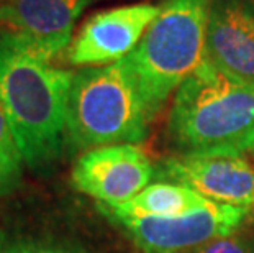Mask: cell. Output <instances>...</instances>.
<instances>
[{
  "mask_svg": "<svg viewBox=\"0 0 254 253\" xmlns=\"http://www.w3.org/2000/svg\"><path fill=\"white\" fill-rule=\"evenodd\" d=\"M72 78L20 35L0 28V107L30 169L51 168L66 148Z\"/></svg>",
  "mask_w": 254,
  "mask_h": 253,
  "instance_id": "6da1fadb",
  "label": "cell"
},
{
  "mask_svg": "<svg viewBox=\"0 0 254 253\" xmlns=\"http://www.w3.org/2000/svg\"><path fill=\"white\" fill-rule=\"evenodd\" d=\"M167 135L179 155H241L254 148V85L203 63L176 90Z\"/></svg>",
  "mask_w": 254,
  "mask_h": 253,
  "instance_id": "7a4b0ae2",
  "label": "cell"
},
{
  "mask_svg": "<svg viewBox=\"0 0 254 253\" xmlns=\"http://www.w3.org/2000/svg\"><path fill=\"white\" fill-rule=\"evenodd\" d=\"M151 120L153 115L125 58L74 73L66 115V148L71 152L141 143Z\"/></svg>",
  "mask_w": 254,
  "mask_h": 253,
  "instance_id": "3957f363",
  "label": "cell"
},
{
  "mask_svg": "<svg viewBox=\"0 0 254 253\" xmlns=\"http://www.w3.org/2000/svg\"><path fill=\"white\" fill-rule=\"evenodd\" d=\"M212 0H166L125 59L153 118L205 59Z\"/></svg>",
  "mask_w": 254,
  "mask_h": 253,
  "instance_id": "277c9868",
  "label": "cell"
},
{
  "mask_svg": "<svg viewBox=\"0 0 254 253\" xmlns=\"http://www.w3.org/2000/svg\"><path fill=\"white\" fill-rule=\"evenodd\" d=\"M100 214L120 227L141 253H184L218 237L236 234L251 222L254 211L210 201L177 217L122 215L97 204Z\"/></svg>",
  "mask_w": 254,
  "mask_h": 253,
  "instance_id": "5b68a950",
  "label": "cell"
},
{
  "mask_svg": "<svg viewBox=\"0 0 254 253\" xmlns=\"http://www.w3.org/2000/svg\"><path fill=\"white\" fill-rule=\"evenodd\" d=\"M156 179V165L133 143L105 145L80 153L71 171L75 191L105 206L131 201Z\"/></svg>",
  "mask_w": 254,
  "mask_h": 253,
  "instance_id": "8992f818",
  "label": "cell"
},
{
  "mask_svg": "<svg viewBox=\"0 0 254 253\" xmlns=\"http://www.w3.org/2000/svg\"><path fill=\"white\" fill-rule=\"evenodd\" d=\"M156 179L197 191L217 204L254 211V166L241 155H172L156 165Z\"/></svg>",
  "mask_w": 254,
  "mask_h": 253,
  "instance_id": "52a82bcc",
  "label": "cell"
},
{
  "mask_svg": "<svg viewBox=\"0 0 254 253\" xmlns=\"http://www.w3.org/2000/svg\"><path fill=\"white\" fill-rule=\"evenodd\" d=\"M161 5L136 3L104 10L84 21L66 50L72 66H105L131 53Z\"/></svg>",
  "mask_w": 254,
  "mask_h": 253,
  "instance_id": "ba28073f",
  "label": "cell"
},
{
  "mask_svg": "<svg viewBox=\"0 0 254 253\" xmlns=\"http://www.w3.org/2000/svg\"><path fill=\"white\" fill-rule=\"evenodd\" d=\"M94 0H5L0 26L20 35L48 59L61 55L72 41L80 13Z\"/></svg>",
  "mask_w": 254,
  "mask_h": 253,
  "instance_id": "9c48e42d",
  "label": "cell"
},
{
  "mask_svg": "<svg viewBox=\"0 0 254 253\" xmlns=\"http://www.w3.org/2000/svg\"><path fill=\"white\" fill-rule=\"evenodd\" d=\"M205 59L228 76L254 85L253 0H212Z\"/></svg>",
  "mask_w": 254,
  "mask_h": 253,
  "instance_id": "30bf717a",
  "label": "cell"
},
{
  "mask_svg": "<svg viewBox=\"0 0 254 253\" xmlns=\"http://www.w3.org/2000/svg\"><path fill=\"white\" fill-rule=\"evenodd\" d=\"M208 202V199L200 196L197 191L187 186L171 181H156L125 204H120V206L100 204V206L122 215L169 219L192 212L195 209L207 206Z\"/></svg>",
  "mask_w": 254,
  "mask_h": 253,
  "instance_id": "8fae6325",
  "label": "cell"
},
{
  "mask_svg": "<svg viewBox=\"0 0 254 253\" xmlns=\"http://www.w3.org/2000/svg\"><path fill=\"white\" fill-rule=\"evenodd\" d=\"M23 156L0 107V199L13 194L23 181Z\"/></svg>",
  "mask_w": 254,
  "mask_h": 253,
  "instance_id": "7c38bea8",
  "label": "cell"
},
{
  "mask_svg": "<svg viewBox=\"0 0 254 253\" xmlns=\"http://www.w3.org/2000/svg\"><path fill=\"white\" fill-rule=\"evenodd\" d=\"M184 253H254V237L250 234H231L193 247Z\"/></svg>",
  "mask_w": 254,
  "mask_h": 253,
  "instance_id": "4fadbf2b",
  "label": "cell"
},
{
  "mask_svg": "<svg viewBox=\"0 0 254 253\" xmlns=\"http://www.w3.org/2000/svg\"><path fill=\"white\" fill-rule=\"evenodd\" d=\"M10 253H87L74 245L59 244L53 240L36 239H7Z\"/></svg>",
  "mask_w": 254,
  "mask_h": 253,
  "instance_id": "5bb4252c",
  "label": "cell"
},
{
  "mask_svg": "<svg viewBox=\"0 0 254 253\" xmlns=\"http://www.w3.org/2000/svg\"><path fill=\"white\" fill-rule=\"evenodd\" d=\"M7 239L8 237L3 232H0V253H10L8 252V245H7Z\"/></svg>",
  "mask_w": 254,
  "mask_h": 253,
  "instance_id": "9a60e30c",
  "label": "cell"
},
{
  "mask_svg": "<svg viewBox=\"0 0 254 253\" xmlns=\"http://www.w3.org/2000/svg\"><path fill=\"white\" fill-rule=\"evenodd\" d=\"M5 2V0H0V3H3Z\"/></svg>",
  "mask_w": 254,
  "mask_h": 253,
  "instance_id": "2e32d148",
  "label": "cell"
},
{
  "mask_svg": "<svg viewBox=\"0 0 254 253\" xmlns=\"http://www.w3.org/2000/svg\"><path fill=\"white\" fill-rule=\"evenodd\" d=\"M253 2H254V0H253Z\"/></svg>",
  "mask_w": 254,
  "mask_h": 253,
  "instance_id": "e0dca14e",
  "label": "cell"
}]
</instances>
